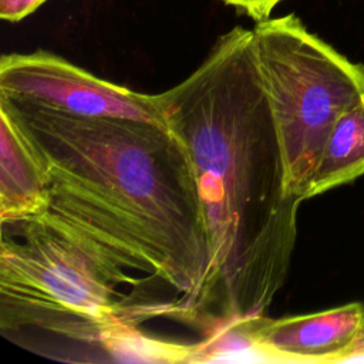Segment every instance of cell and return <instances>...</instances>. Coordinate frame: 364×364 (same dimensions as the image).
Returning <instances> with one entry per match:
<instances>
[{
  "label": "cell",
  "instance_id": "11",
  "mask_svg": "<svg viewBox=\"0 0 364 364\" xmlns=\"http://www.w3.org/2000/svg\"><path fill=\"white\" fill-rule=\"evenodd\" d=\"M223 3L242 10L247 16H250L255 21L270 17L273 9L282 0H222Z\"/></svg>",
  "mask_w": 364,
  "mask_h": 364
},
{
  "label": "cell",
  "instance_id": "6",
  "mask_svg": "<svg viewBox=\"0 0 364 364\" xmlns=\"http://www.w3.org/2000/svg\"><path fill=\"white\" fill-rule=\"evenodd\" d=\"M363 321V303L282 318L263 316L260 338L274 363H346Z\"/></svg>",
  "mask_w": 364,
  "mask_h": 364
},
{
  "label": "cell",
  "instance_id": "4",
  "mask_svg": "<svg viewBox=\"0 0 364 364\" xmlns=\"http://www.w3.org/2000/svg\"><path fill=\"white\" fill-rule=\"evenodd\" d=\"M252 33L287 189L303 202L331 128L364 97V64L310 33L296 14L259 20Z\"/></svg>",
  "mask_w": 364,
  "mask_h": 364
},
{
  "label": "cell",
  "instance_id": "2",
  "mask_svg": "<svg viewBox=\"0 0 364 364\" xmlns=\"http://www.w3.org/2000/svg\"><path fill=\"white\" fill-rule=\"evenodd\" d=\"M196 178L213 260L198 321L262 316L283 287L301 200L287 189L252 28L222 34L181 82L155 94Z\"/></svg>",
  "mask_w": 364,
  "mask_h": 364
},
{
  "label": "cell",
  "instance_id": "8",
  "mask_svg": "<svg viewBox=\"0 0 364 364\" xmlns=\"http://www.w3.org/2000/svg\"><path fill=\"white\" fill-rule=\"evenodd\" d=\"M364 175V97L340 115L316 166L309 199Z\"/></svg>",
  "mask_w": 364,
  "mask_h": 364
},
{
  "label": "cell",
  "instance_id": "10",
  "mask_svg": "<svg viewBox=\"0 0 364 364\" xmlns=\"http://www.w3.org/2000/svg\"><path fill=\"white\" fill-rule=\"evenodd\" d=\"M47 0H0V17L17 23L34 13Z\"/></svg>",
  "mask_w": 364,
  "mask_h": 364
},
{
  "label": "cell",
  "instance_id": "9",
  "mask_svg": "<svg viewBox=\"0 0 364 364\" xmlns=\"http://www.w3.org/2000/svg\"><path fill=\"white\" fill-rule=\"evenodd\" d=\"M262 316L233 317L212 326L192 343L189 364L196 363H274L260 338Z\"/></svg>",
  "mask_w": 364,
  "mask_h": 364
},
{
  "label": "cell",
  "instance_id": "5",
  "mask_svg": "<svg viewBox=\"0 0 364 364\" xmlns=\"http://www.w3.org/2000/svg\"><path fill=\"white\" fill-rule=\"evenodd\" d=\"M0 95L91 118H127L166 125L154 95L105 81L53 53L0 58Z\"/></svg>",
  "mask_w": 364,
  "mask_h": 364
},
{
  "label": "cell",
  "instance_id": "1",
  "mask_svg": "<svg viewBox=\"0 0 364 364\" xmlns=\"http://www.w3.org/2000/svg\"><path fill=\"white\" fill-rule=\"evenodd\" d=\"M48 176L44 218L111 267L151 274L198 321L212 276L191 159L168 125L91 118L0 95Z\"/></svg>",
  "mask_w": 364,
  "mask_h": 364
},
{
  "label": "cell",
  "instance_id": "3",
  "mask_svg": "<svg viewBox=\"0 0 364 364\" xmlns=\"http://www.w3.org/2000/svg\"><path fill=\"white\" fill-rule=\"evenodd\" d=\"M0 333L34 354L65 363H111L119 336L158 304H132L138 284L43 215L0 222Z\"/></svg>",
  "mask_w": 364,
  "mask_h": 364
},
{
  "label": "cell",
  "instance_id": "12",
  "mask_svg": "<svg viewBox=\"0 0 364 364\" xmlns=\"http://www.w3.org/2000/svg\"><path fill=\"white\" fill-rule=\"evenodd\" d=\"M355 361L364 363V321H363V328L360 331V336H358L346 363H355Z\"/></svg>",
  "mask_w": 364,
  "mask_h": 364
},
{
  "label": "cell",
  "instance_id": "7",
  "mask_svg": "<svg viewBox=\"0 0 364 364\" xmlns=\"http://www.w3.org/2000/svg\"><path fill=\"white\" fill-rule=\"evenodd\" d=\"M48 202V176L40 156L0 107V222L43 215Z\"/></svg>",
  "mask_w": 364,
  "mask_h": 364
}]
</instances>
